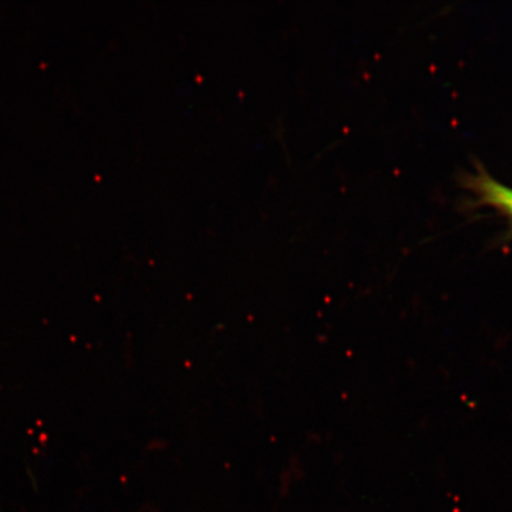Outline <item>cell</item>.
I'll use <instances>...</instances> for the list:
<instances>
[{"mask_svg":"<svg viewBox=\"0 0 512 512\" xmlns=\"http://www.w3.org/2000/svg\"><path fill=\"white\" fill-rule=\"evenodd\" d=\"M470 188L480 204L494 208L507 217L512 235V188L485 171H479L470 178Z\"/></svg>","mask_w":512,"mask_h":512,"instance_id":"cell-1","label":"cell"}]
</instances>
